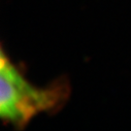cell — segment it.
I'll use <instances>...</instances> for the list:
<instances>
[{
  "label": "cell",
  "mask_w": 131,
  "mask_h": 131,
  "mask_svg": "<svg viewBox=\"0 0 131 131\" xmlns=\"http://www.w3.org/2000/svg\"><path fill=\"white\" fill-rule=\"evenodd\" d=\"M70 96V85L58 79L46 86L30 83L4 49L0 54V117L5 124L24 129L41 114H53Z\"/></svg>",
  "instance_id": "6da1fadb"
}]
</instances>
